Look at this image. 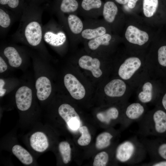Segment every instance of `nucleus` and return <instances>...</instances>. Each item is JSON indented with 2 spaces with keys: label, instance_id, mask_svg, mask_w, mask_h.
I'll return each instance as SVG.
<instances>
[{
  "label": "nucleus",
  "instance_id": "nucleus-1",
  "mask_svg": "<svg viewBox=\"0 0 166 166\" xmlns=\"http://www.w3.org/2000/svg\"><path fill=\"white\" fill-rule=\"evenodd\" d=\"M45 9L43 6L27 2L18 27L11 39L33 47L41 46L44 41L42 17Z\"/></svg>",
  "mask_w": 166,
  "mask_h": 166
},
{
  "label": "nucleus",
  "instance_id": "nucleus-2",
  "mask_svg": "<svg viewBox=\"0 0 166 166\" xmlns=\"http://www.w3.org/2000/svg\"><path fill=\"white\" fill-rule=\"evenodd\" d=\"M146 57L131 55L124 58L119 65L117 74L128 84L134 92L139 84L148 75Z\"/></svg>",
  "mask_w": 166,
  "mask_h": 166
},
{
  "label": "nucleus",
  "instance_id": "nucleus-3",
  "mask_svg": "<svg viewBox=\"0 0 166 166\" xmlns=\"http://www.w3.org/2000/svg\"><path fill=\"white\" fill-rule=\"evenodd\" d=\"M137 122L136 134L139 137L162 135L166 133V112L157 107L148 111Z\"/></svg>",
  "mask_w": 166,
  "mask_h": 166
},
{
  "label": "nucleus",
  "instance_id": "nucleus-4",
  "mask_svg": "<svg viewBox=\"0 0 166 166\" xmlns=\"http://www.w3.org/2000/svg\"><path fill=\"white\" fill-rule=\"evenodd\" d=\"M147 154L144 146L136 135L119 144L115 155L116 160L120 162L134 165L144 160Z\"/></svg>",
  "mask_w": 166,
  "mask_h": 166
},
{
  "label": "nucleus",
  "instance_id": "nucleus-5",
  "mask_svg": "<svg viewBox=\"0 0 166 166\" xmlns=\"http://www.w3.org/2000/svg\"><path fill=\"white\" fill-rule=\"evenodd\" d=\"M43 40L45 42L56 48L63 46L69 39L62 26L53 18L43 26Z\"/></svg>",
  "mask_w": 166,
  "mask_h": 166
},
{
  "label": "nucleus",
  "instance_id": "nucleus-6",
  "mask_svg": "<svg viewBox=\"0 0 166 166\" xmlns=\"http://www.w3.org/2000/svg\"><path fill=\"white\" fill-rule=\"evenodd\" d=\"M158 80L148 75L134 91L137 101L145 104L155 103L158 99Z\"/></svg>",
  "mask_w": 166,
  "mask_h": 166
},
{
  "label": "nucleus",
  "instance_id": "nucleus-7",
  "mask_svg": "<svg viewBox=\"0 0 166 166\" xmlns=\"http://www.w3.org/2000/svg\"><path fill=\"white\" fill-rule=\"evenodd\" d=\"M80 40L86 42L110 33L111 28L104 20L85 18Z\"/></svg>",
  "mask_w": 166,
  "mask_h": 166
},
{
  "label": "nucleus",
  "instance_id": "nucleus-8",
  "mask_svg": "<svg viewBox=\"0 0 166 166\" xmlns=\"http://www.w3.org/2000/svg\"><path fill=\"white\" fill-rule=\"evenodd\" d=\"M104 90L108 97L121 98L125 101H128L134 92L133 89L128 84L120 78L110 81L105 85Z\"/></svg>",
  "mask_w": 166,
  "mask_h": 166
},
{
  "label": "nucleus",
  "instance_id": "nucleus-9",
  "mask_svg": "<svg viewBox=\"0 0 166 166\" xmlns=\"http://www.w3.org/2000/svg\"><path fill=\"white\" fill-rule=\"evenodd\" d=\"M57 18L59 23L66 31L70 41L80 40L84 28V22L76 14H70L57 17Z\"/></svg>",
  "mask_w": 166,
  "mask_h": 166
},
{
  "label": "nucleus",
  "instance_id": "nucleus-10",
  "mask_svg": "<svg viewBox=\"0 0 166 166\" xmlns=\"http://www.w3.org/2000/svg\"><path fill=\"white\" fill-rule=\"evenodd\" d=\"M148 110L146 105L136 101L128 102L125 105L121 119L124 129L128 128L132 123L140 120Z\"/></svg>",
  "mask_w": 166,
  "mask_h": 166
},
{
  "label": "nucleus",
  "instance_id": "nucleus-11",
  "mask_svg": "<svg viewBox=\"0 0 166 166\" xmlns=\"http://www.w3.org/2000/svg\"><path fill=\"white\" fill-rule=\"evenodd\" d=\"M79 6L77 0H54L47 9H49L51 14L58 17L70 14H76Z\"/></svg>",
  "mask_w": 166,
  "mask_h": 166
},
{
  "label": "nucleus",
  "instance_id": "nucleus-12",
  "mask_svg": "<svg viewBox=\"0 0 166 166\" xmlns=\"http://www.w3.org/2000/svg\"><path fill=\"white\" fill-rule=\"evenodd\" d=\"M58 112L70 130L75 131L79 128L81 124L80 117L70 105L67 104H62L58 108Z\"/></svg>",
  "mask_w": 166,
  "mask_h": 166
},
{
  "label": "nucleus",
  "instance_id": "nucleus-13",
  "mask_svg": "<svg viewBox=\"0 0 166 166\" xmlns=\"http://www.w3.org/2000/svg\"><path fill=\"white\" fill-rule=\"evenodd\" d=\"M80 14L85 18L97 19L102 15L101 0H82Z\"/></svg>",
  "mask_w": 166,
  "mask_h": 166
},
{
  "label": "nucleus",
  "instance_id": "nucleus-14",
  "mask_svg": "<svg viewBox=\"0 0 166 166\" xmlns=\"http://www.w3.org/2000/svg\"><path fill=\"white\" fill-rule=\"evenodd\" d=\"M65 85L72 97L77 100H80L85 97V91L84 87L73 75L68 73L64 79Z\"/></svg>",
  "mask_w": 166,
  "mask_h": 166
},
{
  "label": "nucleus",
  "instance_id": "nucleus-15",
  "mask_svg": "<svg viewBox=\"0 0 166 166\" xmlns=\"http://www.w3.org/2000/svg\"><path fill=\"white\" fill-rule=\"evenodd\" d=\"M127 40L132 44L138 46L144 45L148 41L149 36L147 32L133 25L128 26L125 33Z\"/></svg>",
  "mask_w": 166,
  "mask_h": 166
},
{
  "label": "nucleus",
  "instance_id": "nucleus-16",
  "mask_svg": "<svg viewBox=\"0 0 166 166\" xmlns=\"http://www.w3.org/2000/svg\"><path fill=\"white\" fill-rule=\"evenodd\" d=\"M20 19L14 13L0 6V36L1 38L6 35L12 25L16 21Z\"/></svg>",
  "mask_w": 166,
  "mask_h": 166
},
{
  "label": "nucleus",
  "instance_id": "nucleus-17",
  "mask_svg": "<svg viewBox=\"0 0 166 166\" xmlns=\"http://www.w3.org/2000/svg\"><path fill=\"white\" fill-rule=\"evenodd\" d=\"M16 102L18 108L22 111H25L30 107L32 99L31 90L26 86L20 88L15 94Z\"/></svg>",
  "mask_w": 166,
  "mask_h": 166
},
{
  "label": "nucleus",
  "instance_id": "nucleus-18",
  "mask_svg": "<svg viewBox=\"0 0 166 166\" xmlns=\"http://www.w3.org/2000/svg\"><path fill=\"white\" fill-rule=\"evenodd\" d=\"M78 64L81 68L91 71L95 77L98 78L102 74L100 69L101 63L97 58L88 55H83L79 59Z\"/></svg>",
  "mask_w": 166,
  "mask_h": 166
},
{
  "label": "nucleus",
  "instance_id": "nucleus-19",
  "mask_svg": "<svg viewBox=\"0 0 166 166\" xmlns=\"http://www.w3.org/2000/svg\"><path fill=\"white\" fill-rule=\"evenodd\" d=\"M146 61L148 75L152 74L159 67L166 68V45L158 49L156 60L146 59Z\"/></svg>",
  "mask_w": 166,
  "mask_h": 166
},
{
  "label": "nucleus",
  "instance_id": "nucleus-20",
  "mask_svg": "<svg viewBox=\"0 0 166 166\" xmlns=\"http://www.w3.org/2000/svg\"><path fill=\"white\" fill-rule=\"evenodd\" d=\"M119 10L116 4L113 2L108 1L103 5L102 16L104 21L110 28L116 22L119 15Z\"/></svg>",
  "mask_w": 166,
  "mask_h": 166
},
{
  "label": "nucleus",
  "instance_id": "nucleus-21",
  "mask_svg": "<svg viewBox=\"0 0 166 166\" xmlns=\"http://www.w3.org/2000/svg\"><path fill=\"white\" fill-rule=\"evenodd\" d=\"M30 145L35 151L42 152L45 151L49 145L46 135L43 132L38 131L33 133L30 139Z\"/></svg>",
  "mask_w": 166,
  "mask_h": 166
},
{
  "label": "nucleus",
  "instance_id": "nucleus-22",
  "mask_svg": "<svg viewBox=\"0 0 166 166\" xmlns=\"http://www.w3.org/2000/svg\"><path fill=\"white\" fill-rule=\"evenodd\" d=\"M124 109L120 110L116 107H110L106 110L97 113V117L101 122L107 125H109L113 121L120 118L121 119Z\"/></svg>",
  "mask_w": 166,
  "mask_h": 166
},
{
  "label": "nucleus",
  "instance_id": "nucleus-23",
  "mask_svg": "<svg viewBox=\"0 0 166 166\" xmlns=\"http://www.w3.org/2000/svg\"><path fill=\"white\" fill-rule=\"evenodd\" d=\"M35 87L37 89V96L41 101L47 99L49 96L52 90L50 81L47 77L42 76L36 80Z\"/></svg>",
  "mask_w": 166,
  "mask_h": 166
},
{
  "label": "nucleus",
  "instance_id": "nucleus-24",
  "mask_svg": "<svg viewBox=\"0 0 166 166\" xmlns=\"http://www.w3.org/2000/svg\"><path fill=\"white\" fill-rule=\"evenodd\" d=\"M27 4L26 0H0V6L12 11L20 19Z\"/></svg>",
  "mask_w": 166,
  "mask_h": 166
},
{
  "label": "nucleus",
  "instance_id": "nucleus-25",
  "mask_svg": "<svg viewBox=\"0 0 166 166\" xmlns=\"http://www.w3.org/2000/svg\"><path fill=\"white\" fill-rule=\"evenodd\" d=\"M114 39V38L110 33H107L86 42L90 50L95 51L101 47L109 46Z\"/></svg>",
  "mask_w": 166,
  "mask_h": 166
},
{
  "label": "nucleus",
  "instance_id": "nucleus-26",
  "mask_svg": "<svg viewBox=\"0 0 166 166\" xmlns=\"http://www.w3.org/2000/svg\"><path fill=\"white\" fill-rule=\"evenodd\" d=\"M3 53L11 66L18 67L21 65L22 58L18 51L13 46H6L4 49Z\"/></svg>",
  "mask_w": 166,
  "mask_h": 166
},
{
  "label": "nucleus",
  "instance_id": "nucleus-27",
  "mask_svg": "<svg viewBox=\"0 0 166 166\" xmlns=\"http://www.w3.org/2000/svg\"><path fill=\"white\" fill-rule=\"evenodd\" d=\"M13 153L23 164L29 165L33 162V158L30 153L19 145H15L12 148Z\"/></svg>",
  "mask_w": 166,
  "mask_h": 166
},
{
  "label": "nucleus",
  "instance_id": "nucleus-28",
  "mask_svg": "<svg viewBox=\"0 0 166 166\" xmlns=\"http://www.w3.org/2000/svg\"><path fill=\"white\" fill-rule=\"evenodd\" d=\"M114 136L110 132H105L100 134L97 137L95 146L98 149H102L109 147Z\"/></svg>",
  "mask_w": 166,
  "mask_h": 166
},
{
  "label": "nucleus",
  "instance_id": "nucleus-29",
  "mask_svg": "<svg viewBox=\"0 0 166 166\" xmlns=\"http://www.w3.org/2000/svg\"><path fill=\"white\" fill-rule=\"evenodd\" d=\"M158 0H143V10L144 16L147 18L152 17L157 10Z\"/></svg>",
  "mask_w": 166,
  "mask_h": 166
},
{
  "label": "nucleus",
  "instance_id": "nucleus-30",
  "mask_svg": "<svg viewBox=\"0 0 166 166\" xmlns=\"http://www.w3.org/2000/svg\"><path fill=\"white\" fill-rule=\"evenodd\" d=\"M58 148L63 163L67 164L71 160V149L69 144L67 141L61 142Z\"/></svg>",
  "mask_w": 166,
  "mask_h": 166
},
{
  "label": "nucleus",
  "instance_id": "nucleus-31",
  "mask_svg": "<svg viewBox=\"0 0 166 166\" xmlns=\"http://www.w3.org/2000/svg\"><path fill=\"white\" fill-rule=\"evenodd\" d=\"M79 131L81 135L77 140L78 144L82 146L88 145L91 141V136L87 127L85 126H81L79 128Z\"/></svg>",
  "mask_w": 166,
  "mask_h": 166
},
{
  "label": "nucleus",
  "instance_id": "nucleus-32",
  "mask_svg": "<svg viewBox=\"0 0 166 166\" xmlns=\"http://www.w3.org/2000/svg\"><path fill=\"white\" fill-rule=\"evenodd\" d=\"M109 156L106 152L103 151L97 154L95 156L93 166H105L108 164Z\"/></svg>",
  "mask_w": 166,
  "mask_h": 166
},
{
  "label": "nucleus",
  "instance_id": "nucleus-33",
  "mask_svg": "<svg viewBox=\"0 0 166 166\" xmlns=\"http://www.w3.org/2000/svg\"><path fill=\"white\" fill-rule=\"evenodd\" d=\"M28 2L32 3L45 6L47 9L50 5V0H26Z\"/></svg>",
  "mask_w": 166,
  "mask_h": 166
},
{
  "label": "nucleus",
  "instance_id": "nucleus-34",
  "mask_svg": "<svg viewBox=\"0 0 166 166\" xmlns=\"http://www.w3.org/2000/svg\"><path fill=\"white\" fill-rule=\"evenodd\" d=\"M142 166H166V160L151 161L150 162L142 164Z\"/></svg>",
  "mask_w": 166,
  "mask_h": 166
},
{
  "label": "nucleus",
  "instance_id": "nucleus-35",
  "mask_svg": "<svg viewBox=\"0 0 166 166\" xmlns=\"http://www.w3.org/2000/svg\"><path fill=\"white\" fill-rule=\"evenodd\" d=\"M7 68V66L2 57H0V73L5 71Z\"/></svg>",
  "mask_w": 166,
  "mask_h": 166
},
{
  "label": "nucleus",
  "instance_id": "nucleus-36",
  "mask_svg": "<svg viewBox=\"0 0 166 166\" xmlns=\"http://www.w3.org/2000/svg\"><path fill=\"white\" fill-rule=\"evenodd\" d=\"M5 84V82L2 79H0V96H3L5 93L6 90L3 89V87Z\"/></svg>",
  "mask_w": 166,
  "mask_h": 166
},
{
  "label": "nucleus",
  "instance_id": "nucleus-37",
  "mask_svg": "<svg viewBox=\"0 0 166 166\" xmlns=\"http://www.w3.org/2000/svg\"><path fill=\"white\" fill-rule=\"evenodd\" d=\"M161 104L164 110L166 111V92L162 97Z\"/></svg>",
  "mask_w": 166,
  "mask_h": 166
},
{
  "label": "nucleus",
  "instance_id": "nucleus-38",
  "mask_svg": "<svg viewBox=\"0 0 166 166\" xmlns=\"http://www.w3.org/2000/svg\"><path fill=\"white\" fill-rule=\"evenodd\" d=\"M138 0H129L128 5V7L130 9H133L135 6Z\"/></svg>",
  "mask_w": 166,
  "mask_h": 166
},
{
  "label": "nucleus",
  "instance_id": "nucleus-39",
  "mask_svg": "<svg viewBox=\"0 0 166 166\" xmlns=\"http://www.w3.org/2000/svg\"><path fill=\"white\" fill-rule=\"evenodd\" d=\"M118 3L124 5L128 2L129 0H115Z\"/></svg>",
  "mask_w": 166,
  "mask_h": 166
}]
</instances>
